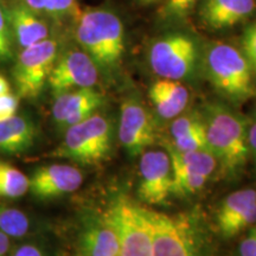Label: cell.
<instances>
[{
  "mask_svg": "<svg viewBox=\"0 0 256 256\" xmlns=\"http://www.w3.org/2000/svg\"><path fill=\"white\" fill-rule=\"evenodd\" d=\"M57 50V43L49 38L23 49L14 69L20 98H34L40 94L56 62Z\"/></svg>",
  "mask_w": 256,
  "mask_h": 256,
  "instance_id": "8",
  "label": "cell"
},
{
  "mask_svg": "<svg viewBox=\"0 0 256 256\" xmlns=\"http://www.w3.org/2000/svg\"><path fill=\"white\" fill-rule=\"evenodd\" d=\"M236 256H256V224L247 230L238 243Z\"/></svg>",
  "mask_w": 256,
  "mask_h": 256,
  "instance_id": "28",
  "label": "cell"
},
{
  "mask_svg": "<svg viewBox=\"0 0 256 256\" xmlns=\"http://www.w3.org/2000/svg\"><path fill=\"white\" fill-rule=\"evenodd\" d=\"M198 23L209 31H223L243 23L256 14V0H202Z\"/></svg>",
  "mask_w": 256,
  "mask_h": 256,
  "instance_id": "15",
  "label": "cell"
},
{
  "mask_svg": "<svg viewBox=\"0 0 256 256\" xmlns=\"http://www.w3.org/2000/svg\"><path fill=\"white\" fill-rule=\"evenodd\" d=\"M8 19L4 6L0 2V60H8L12 55Z\"/></svg>",
  "mask_w": 256,
  "mask_h": 256,
  "instance_id": "27",
  "label": "cell"
},
{
  "mask_svg": "<svg viewBox=\"0 0 256 256\" xmlns=\"http://www.w3.org/2000/svg\"><path fill=\"white\" fill-rule=\"evenodd\" d=\"M76 38L98 68L113 70L119 66L124 52V26L113 11H80L76 17Z\"/></svg>",
  "mask_w": 256,
  "mask_h": 256,
  "instance_id": "4",
  "label": "cell"
},
{
  "mask_svg": "<svg viewBox=\"0 0 256 256\" xmlns=\"http://www.w3.org/2000/svg\"><path fill=\"white\" fill-rule=\"evenodd\" d=\"M18 104V96L14 95L11 92L0 95V121L14 116L17 112Z\"/></svg>",
  "mask_w": 256,
  "mask_h": 256,
  "instance_id": "29",
  "label": "cell"
},
{
  "mask_svg": "<svg viewBox=\"0 0 256 256\" xmlns=\"http://www.w3.org/2000/svg\"><path fill=\"white\" fill-rule=\"evenodd\" d=\"M98 69L87 52L72 50L54 64L48 83L55 96L80 88H92L98 83Z\"/></svg>",
  "mask_w": 256,
  "mask_h": 256,
  "instance_id": "11",
  "label": "cell"
},
{
  "mask_svg": "<svg viewBox=\"0 0 256 256\" xmlns=\"http://www.w3.org/2000/svg\"><path fill=\"white\" fill-rule=\"evenodd\" d=\"M12 30L18 44L23 49L40 43L49 38V28L26 5H17L10 14Z\"/></svg>",
  "mask_w": 256,
  "mask_h": 256,
  "instance_id": "19",
  "label": "cell"
},
{
  "mask_svg": "<svg viewBox=\"0 0 256 256\" xmlns=\"http://www.w3.org/2000/svg\"><path fill=\"white\" fill-rule=\"evenodd\" d=\"M28 191V178L14 165L0 160V197L18 198Z\"/></svg>",
  "mask_w": 256,
  "mask_h": 256,
  "instance_id": "21",
  "label": "cell"
},
{
  "mask_svg": "<svg viewBox=\"0 0 256 256\" xmlns=\"http://www.w3.org/2000/svg\"><path fill=\"white\" fill-rule=\"evenodd\" d=\"M119 230L108 211L88 220L76 238L72 256H119Z\"/></svg>",
  "mask_w": 256,
  "mask_h": 256,
  "instance_id": "13",
  "label": "cell"
},
{
  "mask_svg": "<svg viewBox=\"0 0 256 256\" xmlns=\"http://www.w3.org/2000/svg\"><path fill=\"white\" fill-rule=\"evenodd\" d=\"M254 224H256V188H240L222 200L216 212V226L223 238H235Z\"/></svg>",
  "mask_w": 256,
  "mask_h": 256,
  "instance_id": "12",
  "label": "cell"
},
{
  "mask_svg": "<svg viewBox=\"0 0 256 256\" xmlns=\"http://www.w3.org/2000/svg\"><path fill=\"white\" fill-rule=\"evenodd\" d=\"M104 102V96L94 88H80L56 96L52 106V118L60 127H70L82 122Z\"/></svg>",
  "mask_w": 256,
  "mask_h": 256,
  "instance_id": "16",
  "label": "cell"
},
{
  "mask_svg": "<svg viewBox=\"0 0 256 256\" xmlns=\"http://www.w3.org/2000/svg\"><path fill=\"white\" fill-rule=\"evenodd\" d=\"M154 2H158V0H154Z\"/></svg>",
  "mask_w": 256,
  "mask_h": 256,
  "instance_id": "35",
  "label": "cell"
},
{
  "mask_svg": "<svg viewBox=\"0 0 256 256\" xmlns=\"http://www.w3.org/2000/svg\"><path fill=\"white\" fill-rule=\"evenodd\" d=\"M214 89L232 104L256 98V83L242 50L224 42H211L204 48L200 60Z\"/></svg>",
  "mask_w": 256,
  "mask_h": 256,
  "instance_id": "3",
  "label": "cell"
},
{
  "mask_svg": "<svg viewBox=\"0 0 256 256\" xmlns=\"http://www.w3.org/2000/svg\"><path fill=\"white\" fill-rule=\"evenodd\" d=\"M156 126L151 113L136 96L124 98L120 107L119 139L130 156H139L156 142Z\"/></svg>",
  "mask_w": 256,
  "mask_h": 256,
  "instance_id": "10",
  "label": "cell"
},
{
  "mask_svg": "<svg viewBox=\"0 0 256 256\" xmlns=\"http://www.w3.org/2000/svg\"><path fill=\"white\" fill-rule=\"evenodd\" d=\"M153 256H218L206 224L197 212H159L144 206Z\"/></svg>",
  "mask_w": 256,
  "mask_h": 256,
  "instance_id": "1",
  "label": "cell"
},
{
  "mask_svg": "<svg viewBox=\"0 0 256 256\" xmlns=\"http://www.w3.org/2000/svg\"><path fill=\"white\" fill-rule=\"evenodd\" d=\"M10 250V236L0 232V256H8Z\"/></svg>",
  "mask_w": 256,
  "mask_h": 256,
  "instance_id": "32",
  "label": "cell"
},
{
  "mask_svg": "<svg viewBox=\"0 0 256 256\" xmlns=\"http://www.w3.org/2000/svg\"><path fill=\"white\" fill-rule=\"evenodd\" d=\"M136 2H140V4L148 5V4H152V2H154V0H136Z\"/></svg>",
  "mask_w": 256,
  "mask_h": 256,
  "instance_id": "34",
  "label": "cell"
},
{
  "mask_svg": "<svg viewBox=\"0 0 256 256\" xmlns=\"http://www.w3.org/2000/svg\"><path fill=\"white\" fill-rule=\"evenodd\" d=\"M178 151H198V150H209L208 148L206 130L203 126L191 130L184 136L174 138L168 142Z\"/></svg>",
  "mask_w": 256,
  "mask_h": 256,
  "instance_id": "25",
  "label": "cell"
},
{
  "mask_svg": "<svg viewBox=\"0 0 256 256\" xmlns=\"http://www.w3.org/2000/svg\"><path fill=\"white\" fill-rule=\"evenodd\" d=\"M10 84L4 76L0 75V95L6 94V92H10Z\"/></svg>",
  "mask_w": 256,
  "mask_h": 256,
  "instance_id": "33",
  "label": "cell"
},
{
  "mask_svg": "<svg viewBox=\"0 0 256 256\" xmlns=\"http://www.w3.org/2000/svg\"><path fill=\"white\" fill-rule=\"evenodd\" d=\"M174 176L166 150H146L140 154L138 194L148 206L164 204L172 194Z\"/></svg>",
  "mask_w": 256,
  "mask_h": 256,
  "instance_id": "9",
  "label": "cell"
},
{
  "mask_svg": "<svg viewBox=\"0 0 256 256\" xmlns=\"http://www.w3.org/2000/svg\"><path fill=\"white\" fill-rule=\"evenodd\" d=\"M172 176H174V188L172 194L179 197H186L202 191L206 186L210 177L206 174H198L196 171L185 168V166L172 162Z\"/></svg>",
  "mask_w": 256,
  "mask_h": 256,
  "instance_id": "20",
  "label": "cell"
},
{
  "mask_svg": "<svg viewBox=\"0 0 256 256\" xmlns=\"http://www.w3.org/2000/svg\"><path fill=\"white\" fill-rule=\"evenodd\" d=\"M12 256H49L46 250L40 246L34 244V243H26L20 246L14 252Z\"/></svg>",
  "mask_w": 256,
  "mask_h": 256,
  "instance_id": "31",
  "label": "cell"
},
{
  "mask_svg": "<svg viewBox=\"0 0 256 256\" xmlns=\"http://www.w3.org/2000/svg\"><path fill=\"white\" fill-rule=\"evenodd\" d=\"M202 0H165L156 11V18L165 24H174L184 22Z\"/></svg>",
  "mask_w": 256,
  "mask_h": 256,
  "instance_id": "24",
  "label": "cell"
},
{
  "mask_svg": "<svg viewBox=\"0 0 256 256\" xmlns=\"http://www.w3.org/2000/svg\"><path fill=\"white\" fill-rule=\"evenodd\" d=\"M37 136L36 126L28 118L14 115L0 121V151L20 154L34 146Z\"/></svg>",
  "mask_w": 256,
  "mask_h": 256,
  "instance_id": "18",
  "label": "cell"
},
{
  "mask_svg": "<svg viewBox=\"0 0 256 256\" xmlns=\"http://www.w3.org/2000/svg\"><path fill=\"white\" fill-rule=\"evenodd\" d=\"M242 52L247 58L256 83V19L247 25L241 40Z\"/></svg>",
  "mask_w": 256,
  "mask_h": 256,
  "instance_id": "26",
  "label": "cell"
},
{
  "mask_svg": "<svg viewBox=\"0 0 256 256\" xmlns=\"http://www.w3.org/2000/svg\"><path fill=\"white\" fill-rule=\"evenodd\" d=\"M30 229V220L23 211L0 203V232L10 238H23Z\"/></svg>",
  "mask_w": 256,
  "mask_h": 256,
  "instance_id": "23",
  "label": "cell"
},
{
  "mask_svg": "<svg viewBox=\"0 0 256 256\" xmlns=\"http://www.w3.org/2000/svg\"><path fill=\"white\" fill-rule=\"evenodd\" d=\"M202 60L198 42L192 34L172 31L162 34L151 43L148 63L160 78L183 81L191 78Z\"/></svg>",
  "mask_w": 256,
  "mask_h": 256,
  "instance_id": "5",
  "label": "cell"
},
{
  "mask_svg": "<svg viewBox=\"0 0 256 256\" xmlns=\"http://www.w3.org/2000/svg\"><path fill=\"white\" fill-rule=\"evenodd\" d=\"M148 98L162 119H174L183 113L188 104V90L180 81L159 78L148 89Z\"/></svg>",
  "mask_w": 256,
  "mask_h": 256,
  "instance_id": "17",
  "label": "cell"
},
{
  "mask_svg": "<svg viewBox=\"0 0 256 256\" xmlns=\"http://www.w3.org/2000/svg\"><path fill=\"white\" fill-rule=\"evenodd\" d=\"M83 174L78 168L54 164L36 168L28 178V191L42 200L62 197L78 190Z\"/></svg>",
  "mask_w": 256,
  "mask_h": 256,
  "instance_id": "14",
  "label": "cell"
},
{
  "mask_svg": "<svg viewBox=\"0 0 256 256\" xmlns=\"http://www.w3.org/2000/svg\"><path fill=\"white\" fill-rule=\"evenodd\" d=\"M247 139L250 156H256V106L247 116Z\"/></svg>",
  "mask_w": 256,
  "mask_h": 256,
  "instance_id": "30",
  "label": "cell"
},
{
  "mask_svg": "<svg viewBox=\"0 0 256 256\" xmlns=\"http://www.w3.org/2000/svg\"><path fill=\"white\" fill-rule=\"evenodd\" d=\"M24 4L37 14L55 18L78 17L80 14L76 0H24Z\"/></svg>",
  "mask_w": 256,
  "mask_h": 256,
  "instance_id": "22",
  "label": "cell"
},
{
  "mask_svg": "<svg viewBox=\"0 0 256 256\" xmlns=\"http://www.w3.org/2000/svg\"><path fill=\"white\" fill-rule=\"evenodd\" d=\"M107 211L119 230V256H153L151 229L144 206L120 197Z\"/></svg>",
  "mask_w": 256,
  "mask_h": 256,
  "instance_id": "7",
  "label": "cell"
},
{
  "mask_svg": "<svg viewBox=\"0 0 256 256\" xmlns=\"http://www.w3.org/2000/svg\"><path fill=\"white\" fill-rule=\"evenodd\" d=\"M202 118L209 151L226 174H238L247 165L250 156L247 116L223 102H209Z\"/></svg>",
  "mask_w": 256,
  "mask_h": 256,
  "instance_id": "2",
  "label": "cell"
},
{
  "mask_svg": "<svg viewBox=\"0 0 256 256\" xmlns=\"http://www.w3.org/2000/svg\"><path fill=\"white\" fill-rule=\"evenodd\" d=\"M112 136L110 120L94 113L82 122L66 128L63 142L54 156L86 165L98 164L110 153Z\"/></svg>",
  "mask_w": 256,
  "mask_h": 256,
  "instance_id": "6",
  "label": "cell"
}]
</instances>
